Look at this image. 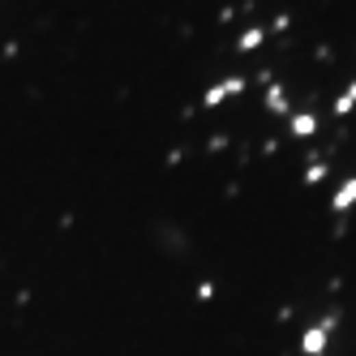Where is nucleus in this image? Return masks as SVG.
I'll use <instances>...</instances> for the list:
<instances>
[{
	"mask_svg": "<svg viewBox=\"0 0 356 356\" xmlns=\"http://www.w3.org/2000/svg\"><path fill=\"white\" fill-rule=\"evenodd\" d=\"M249 82L245 77H223V82H215V86H206V94H202V107H223L228 99H236L240 90H245Z\"/></svg>",
	"mask_w": 356,
	"mask_h": 356,
	"instance_id": "nucleus-2",
	"label": "nucleus"
},
{
	"mask_svg": "<svg viewBox=\"0 0 356 356\" xmlns=\"http://www.w3.org/2000/svg\"><path fill=\"white\" fill-rule=\"evenodd\" d=\"M288 134H292V138H314L318 134V116H314V112H292V116H288Z\"/></svg>",
	"mask_w": 356,
	"mask_h": 356,
	"instance_id": "nucleus-3",
	"label": "nucleus"
},
{
	"mask_svg": "<svg viewBox=\"0 0 356 356\" xmlns=\"http://www.w3.org/2000/svg\"><path fill=\"white\" fill-rule=\"evenodd\" d=\"M262 43H266V26H249V30H240L236 52H257Z\"/></svg>",
	"mask_w": 356,
	"mask_h": 356,
	"instance_id": "nucleus-6",
	"label": "nucleus"
},
{
	"mask_svg": "<svg viewBox=\"0 0 356 356\" xmlns=\"http://www.w3.org/2000/svg\"><path fill=\"white\" fill-rule=\"evenodd\" d=\"M266 112H275V116H292V99H288V90L279 82H266Z\"/></svg>",
	"mask_w": 356,
	"mask_h": 356,
	"instance_id": "nucleus-4",
	"label": "nucleus"
},
{
	"mask_svg": "<svg viewBox=\"0 0 356 356\" xmlns=\"http://www.w3.org/2000/svg\"><path fill=\"white\" fill-rule=\"evenodd\" d=\"M327 164H322V159H314V164L309 168H305V185H322V181H327Z\"/></svg>",
	"mask_w": 356,
	"mask_h": 356,
	"instance_id": "nucleus-8",
	"label": "nucleus"
},
{
	"mask_svg": "<svg viewBox=\"0 0 356 356\" xmlns=\"http://www.w3.org/2000/svg\"><path fill=\"white\" fill-rule=\"evenodd\" d=\"M352 107H356V82H348L344 90H339V99H335V116H348Z\"/></svg>",
	"mask_w": 356,
	"mask_h": 356,
	"instance_id": "nucleus-7",
	"label": "nucleus"
},
{
	"mask_svg": "<svg viewBox=\"0 0 356 356\" xmlns=\"http://www.w3.org/2000/svg\"><path fill=\"white\" fill-rule=\"evenodd\" d=\"M352 206H356V176H348V181L331 193V210L335 215H344V210H352Z\"/></svg>",
	"mask_w": 356,
	"mask_h": 356,
	"instance_id": "nucleus-5",
	"label": "nucleus"
},
{
	"mask_svg": "<svg viewBox=\"0 0 356 356\" xmlns=\"http://www.w3.org/2000/svg\"><path fill=\"white\" fill-rule=\"evenodd\" d=\"M331 331H335V318H322V322H314V327H305L301 331V356H327Z\"/></svg>",
	"mask_w": 356,
	"mask_h": 356,
	"instance_id": "nucleus-1",
	"label": "nucleus"
}]
</instances>
